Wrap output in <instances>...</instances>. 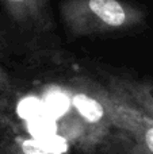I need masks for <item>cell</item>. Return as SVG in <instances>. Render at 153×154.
Masks as SVG:
<instances>
[{
    "instance_id": "277c9868",
    "label": "cell",
    "mask_w": 153,
    "mask_h": 154,
    "mask_svg": "<svg viewBox=\"0 0 153 154\" xmlns=\"http://www.w3.org/2000/svg\"><path fill=\"white\" fill-rule=\"evenodd\" d=\"M70 100L81 122L88 125V130L99 134H108L110 120L107 118V114L100 101L92 95L87 82L79 85L77 89L70 96Z\"/></svg>"
},
{
    "instance_id": "7a4b0ae2",
    "label": "cell",
    "mask_w": 153,
    "mask_h": 154,
    "mask_svg": "<svg viewBox=\"0 0 153 154\" xmlns=\"http://www.w3.org/2000/svg\"><path fill=\"white\" fill-rule=\"evenodd\" d=\"M110 120L115 154H153V119L108 87L87 82Z\"/></svg>"
},
{
    "instance_id": "3957f363",
    "label": "cell",
    "mask_w": 153,
    "mask_h": 154,
    "mask_svg": "<svg viewBox=\"0 0 153 154\" xmlns=\"http://www.w3.org/2000/svg\"><path fill=\"white\" fill-rule=\"evenodd\" d=\"M10 22L33 43L45 42L56 31L49 0H0Z\"/></svg>"
},
{
    "instance_id": "8992f818",
    "label": "cell",
    "mask_w": 153,
    "mask_h": 154,
    "mask_svg": "<svg viewBox=\"0 0 153 154\" xmlns=\"http://www.w3.org/2000/svg\"><path fill=\"white\" fill-rule=\"evenodd\" d=\"M15 92V85L11 76L0 65V104H4L12 97Z\"/></svg>"
},
{
    "instance_id": "52a82bcc",
    "label": "cell",
    "mask_w": 153,
    "mask_h": 154,
    "mask_svg": "<svg viewBox=\"0 0 153 154\" xmlns=\"http://www.w3.org/2000/svg\"><path fill=\"white\" fill-rule=\"evenodd\" d=\"M8 49H10V42H8L5 34L3 30L0 29V57H5L8 54Z\"/></svg>"
},
{
    "instance_id": "5b68a950",
    "label": "cell",
    "mask_w": 153,
    "mask_h": 154,
    "mask_svg": "<svg viewBox=\"0 0 153 154\" xmlns=\"http://www.w3.org/2000/svg\"><path fill=\"white\" fill-rule=\"evenodd\" d=\"M107 87L153 119V81L133 77L111 76L108 79Z\"/></svg>"
},
{
    "instance_id": "6da1fadb",
    "label": "cell",
    "mask_w": 153,
    "mask_h": 154,
    "mask_svg": "<svg viewBox=\"0 0 153 154\" xmlns=\"http://www.w3.org/2000/svg\"><path fill=\"white\" fill-rule=\"evenodd\" d=\"M60 16L72 37L130 32L146 24L142 7L125 0H62Z\"/></svg>"
}]
</instances>
